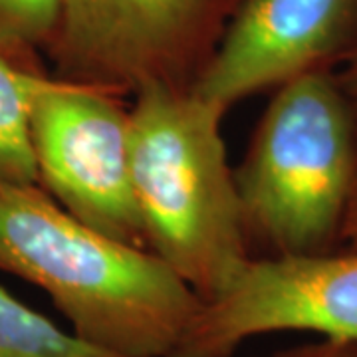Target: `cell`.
Masks as SVG:
<instances>
[{
  "label": "cell",
  "instance_id": "52a82bcc",
  "mask_svg": "<svg viewBox=\"0 0 357 357\" xmlns=\"http://www.w3.org/2000/svg\"><path fill=\"white\" fill-rule=\"evenodd\" d=\"M357 52V0H238L195 91L227 114Z\"/></svg>",
  "mask_w": 357,
  "mask_h": 357
},
{
  "label": "cell",
  "instance_id": "7a4b0ae2",
  "mask_svg": "<svg viewBox=\"0 0 357 357\" xmlns=\"http://www.w3.org/2000/svg\"><path fill=\"white\" fill-rule=\"evenodd\" d=\"M222 114L195 89L151 86L129 107L131 177L147 248L203 302L248 264Z\"/></svg>",
  "mask_w": 357,
  "mask_h": 357
},
{
  "label": "cell",
  "instance_id": "5b68a950",
  "mask_svg": "<svg viewBox=\"0 0 357 357\" xmlns=\"http://www.w3.org/2000/svg\"><path fill=\"white\" fill-rule=\"evenodd\" d=\"M30 128L40 187L84 225L147 248L123 98L52 76L34 102Z\"/></svg>",
  "mask_w": 357,
  "mask_h": 357
},
{
  "label": "cell",
  "instance_id": "30bf717a",
  "mask_svg": "<svg viewBox=\"0 0 357 357\" xmlns=\"http://www.w3.org/2000/svg\"><path fill=\"white\" fill-rule=\"evenodd\" d=\"M60 14L62 0H0V52L24 70L46 74L38 54L56 36Z\"/></svg>",
  "mask_w": 357,
  "mask_h": 357
},
{
  "label": "cell",
  "instance_id": "277c9868",
  "mask_svg": "<svg viewBox=\"0 0 357 357\" xmlns=\"http://www.w3.org/2000/svg\"><path fill=\"white\" fill-rule=\"evenodd\" d=\"M238 0H62L46 50L52 76L133 98L151 86L195 89Z\"/></svg>",
  "mask_w": 357,
  "mask_h": 357
},
{
  "label": "cell",
  "instance_id": "8992f818",
  "mask_svg": "<svg viewBox=\"0 0 357 357\" xmlns=\"http://www.w3.org/2000/svg\"><path fill=\"white\" fill-rule=\"evenodd\" d=\"M284 332L357 345V248L250 258L201 304L171 357H232L252 337Z\"/></svg>",
  "mask_w": 357,
  "mask_h": 357
},
{
  "label": "cell",
  "instance_id": "4fadbf2b",
  "mask_svg": "<svg viewBox=\"0 0 357 357\" xmlns=\"http://www.w3.org/2000/svg\"><path fill=\"white\" fill-rule=\"evenodd\" d=\"M335 74L340 77V82H342V86L345 88V91L351 96V100H354L357 105V52L351 58H347L344 64L335 70Z\"/></svg>",
  "mask_w": 357,
  "mask_h": 357
},
{
  "label": "cell",
  "instance_id": "9c48e42d",
  "mask_svg": "<svg viewBox=\"0 0 357 357\" xmlns=\"http://www.w3.org/2000/svg\"><path fill=\"white\" fill-rule=\"evenodd\" d=\"M0 357H109L0 288Z\"/></svg>",
  "mask_w": 357,
  "mask_h": 357
},
{
  "label": "cell",
  "instance_id": "8fae6325",
  "mask_svg": "<svg viewBox=\"0 0 357 357\" xmlns=\"http://www.w3.org/2000/svg\"><path fill=\"white\" fill-rule=\"evenodd\" d=\"M255 357H357V345L332 342V340H318L310 344L286 347L268 356Z\"/></svg>",
  "mask_w": 357,
  "mask_h": 357
},
{
  "label": "cell",
  "instance_id": "7c38bea8",
  "mask_svg": "<svg viewBox=\"0 0 357 357\" xmlns=\"http://www.w3.org/2000/svg\"><path fill=\"white\" fill-rule=\"evenodd\" d=\"M342 248H357V181L342 232Z\"/></svg>",
  "mask_w": 357,
  "mask_h": 357
},
{
  "label": "cell",
  "instance_id": "6da1fadb",
  "mask_svg": "<svg viewBox=\"0 0 357 357\" xmlns=\"http://www.w3.org/2000/svg\"><path fill=\"white\" fill-rule=\"evenodd\" d=\"M0 270L44 290L109 357H171L203 304L159 256L84 225L38 183L0 181Z\"/></svg>",
  "mask_w": 357,
  "mask_h": 357
},
{
  "label": "cell",
  "instance_id": "3957f363",
  "mask_svg": "<svg viewBox=\"0 0 357 357\" xmlns=\"http://www.w3.org/2000/svg\"><path fill=\"white\" fill-rule=\"evenodd\" d=\"M357 181V105L335 70L272 91L234 169L250 258L342 248Z\"/></svg>",
  "mask_w": 357,
  "mask_h": 357
},
{
  "label": "cell",
  "instance_id": "ba28073f",
  "mask_svg": "<svg viewBox=\"0 0 357 357\" xmlns=\"http://www.w3.org/2000/svg\"><path fill=\"white\" fill-rule=\"evenodd\" d=\"M50 77L16 66L0 52V181L38 183L30 117Z\"/></svg>",
  "mask_w": 357,
  "mask_h": 357
}]
</instances>
